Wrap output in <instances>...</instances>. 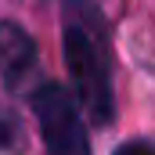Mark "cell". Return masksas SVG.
<instances>
[{"label":"cell","instance_id":"cell-1","mask_svg":"<svg viewBox=\"0 0 155 155\" xmlns=\"http://www.w3.org/2000/svg\"><path fill=\"white\" fill-rule=\"evenodd\" d=\"M72 18H65V69L72 83V97L97 119L112 123V72H108V51L97 33V15L90 4L72 0Z\"/></svg>","mask_w":155,"mask_h":155},{"label":"cell","instance_id":"cell-2","mask_svg":"<svg viewBox=\"0 0 155 155\" xmlns=\"http://www.w3.org/2000/svg\"><path fill=\"white\" fill-rule=\"evenodd\" d=\"M29 101H33V116L40 123L47 155H90V137L72 90H65L61 83H40Z\"/></svg>","mask_w":155,"mask_h":155},{"label":"cell","instance_id":"cell-3","mask_svg":"<svg viewBox=\"0 0 155 155\" xmlns=\"http://www.w3.org/2000/svg\"><path fill=\"white\" fill-rule=\"evenodd\" d=\"M36 65V43L18 22H0V79L4 87H22Z\"/></svg>","mask_w":155,"mask_h":155},{"label":"cell","instance_id":"cell-4","mask_svg":"<svg viewBox=\"0 0 155 155\" xmlns=\"http://www.w3.org/2000/svg\"><path fill=\"white\" fill-rule=\"evenodd\" d=\"M25 141H22V126H18V119H15V112H7V108H0V148H22Z\"/></svg>","mask_w":155,"mask_h":155},{"label":"cell","instance_id":"cell-5","mask_svg":"<svg viewBox=\"0 0 155 155\" xmlns=\"http://www.w3.org/2000/svg\"><path fill=\"white\" fill-rule=\"evenodd\" d=\"M116 155H155V144L152 141H126L116 148Z\"/></svg>","mask_w":155,"mask_h":155}]
</instances>
